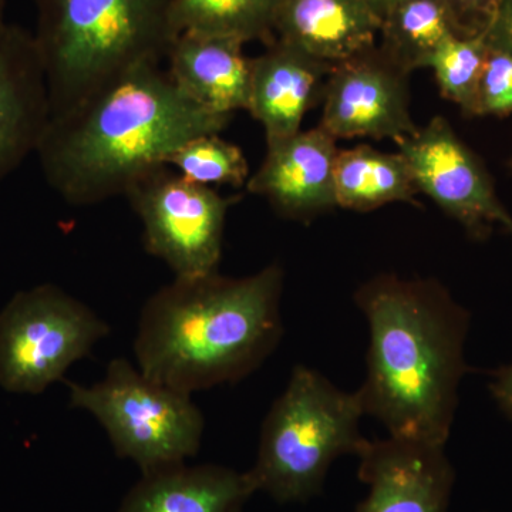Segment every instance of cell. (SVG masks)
Returning a JSON list of instances; mask_svg holds the SVG:
<instances>
[{
    "label": "cell",
    "mask_w": 512,
    "mask_h": 512,
    "mask_svg": "<svg viewBox=\"0 0 512 512\" xmlns=\"http://www.w3.org/2000/svg\"><path fill=\"white\" fill-rule=\"evenodd\" d=\"M165 60L173 82L195 103L227 116L248 111L251 59L244 55V43L181 33L174 37Z\"/></svg>",
    "instance_id": "2e32d148"
},
{
    "label": "cell",
    "mask_w": 512,
    "mask_h": 512,
    "mask_svg": "<svg viewBox=\"0 0 512 512\" xmlns=\"http://www.w3.org/2000/svg\"><path fill=\"white\" fill-rule=\"evenodd\" d=\"M355 303L369 323L366 376L356 390L365 416L394 439L446 446L470 372V312L440 282L396 275L370 279Z\"/></svg>",
    "instance_id": "7a4b0ae2"
},
{
    "label": "cell",
    "mask_w": 512,
    "mask_h": 512,
    "mask_svg": "<svg viewBox=\"0 0 512 512\" xmlns=\"http://www.w3.org/2000/svg\"><path fill=\"white\" fill-rule=\"evenodd\" d=\"M420 192L456 220L474 241L495 231L512 241V214L495 191L480 157L463 143L444 117H434L416 136L399 144Z\"/></svg>",
    "instance_id": "9c48e42d"
},
{
    "label": "cell",
    "mask_w": 512,
    "mask_h": 512,
    "mask_svg": "<svg viewBox=\"0 0 512 512\" xmlns=\"http://www.w3.org/2000/svg\"><path fill=\"white\" fill-rule=\"evenodd\" d=\"M70 409L92 414L116 456L141 474L185 464L200 451L205 420L191 394L144 375L127 359L111 360L100 382H67Z\"/></svg>",
    "instance_id": "8992f818"
},
{
    "label": "cell",
    "mask_w": 512,
    "mask_h": 512,
    "mask_svg": "<svg viewBox=\"0 0 512 512\" xmlns=\"http://www.w3.org/2000/svg\"><path fill=\"white\" fill-rule=\"evenodd\" d=\"M178 174L191 183L231 185L241 188L248 183L247 158L241 148L228 143L220 134H207L192 138L174 151L165 161Z\"/></svg>",
    "instance_id": "7402d4cb"
},
{
    "label": "cell",
    "mask_w": 512,
    "mask_h": 512,
    "mask_svg": "<svg viewBox=\"0 0 512 512\" xmlns=\"http://www.w3.org/2000/svg\"><path fill=\"white\" fill-rule=\"evenodd\" d=\"M357 392H345L318 370L298 365L266 414L254 467L256 491L281 504L306 503L322 493L336 458L359 456L367 437Z\"/></svg>",
    "instance_id": "5b68a950"
},
{
    "label": "cell",
    "mask_w": 512,
    "mask_h": 512,
    "mask_svg": "<svg viewBox=\"0 0 512 512\" xmlns=\"http://www.w3.org/2000/svg\"><path fill=\"white\" fill-rule=\"evenodd\" d=\"M49 120V92L35 36L9 25L0 39V181L36 154Z\"/></svg>",
    "instance_id": "4fadbf2b"
},
{
    "label": "cell",
    "mask_w": 512,
    "mask_h": 512,
    "mask_svg": "<svg viewBox=\"0 0 512 512\" xmlns=\"http://www.w3.org/2000/svg\"><path fill=\"white\" fill-rule=\"evenodd\" d=\"M490 47L483 30L448 37L436 50L426 69H431L443 97L457 104L468 117L478 116V97Z\"/></svg>",
    "instance_id": "44dd1931"
},
{
    "label": "cell",
    "mask_w": 512,
    "mask_h": 512,
    "mask_svg": "<svg viewBox=\"0 0 512 512\" xmlns=\"http://www.w3.org/2000/svg\"><path fill=\"white\" fill-rule=\"evenodd\" d=\"M488 389L501 413L512 420V363L495 370Z\"/></svg>",
    "instance_id": "484cf974"
},
{
    "label": "cell",
    "mask_w": 512,
    "mask_h": 512,
    "mask_svg": "<svg viewBox=\"0 0 512 512\" xmlns=\"http://www.w3.org/2000/svg\"><path fill=\"white\" fill-rule=\"evenodd\" d=\"M382 19L365 0H279L275 39L329 64L376 47Z\"/></svg>",
    "instance_id": "9a60e30c"
},
{
    "label": "cell",
    "mask_w": 512,
    "mask_h": 512,
    "mask_svg": "<svg viewBox=\"0 0 512 512\" xmlns=\"http://www.w3.org/2000/svg\"><path fill=\"white\" fill-rule=\"evenodd\" d=\"M255 494L247 473L187 464L144 474L119 512H242Z\"/></svg>",
    "instance_id": "e0dca14e"
},
{
    "label": "cell",
    "mask_w": 512,
    "mask_h": 512,
    "mask_svg": "<svg viewBox=\"0 0 512 512\" xmlns=\"http://www.w3.org/2000/svg\"><path fill=\"white\" fill-rule=\"evenodd\" d=\"M407 77L377 46L335 64L323 89L319 126L336 140L390 138L400 144L416 136L419 127L410 113Z\"/></svg>",
    "instance_id": "30bf717a"
},
{
    "label": "cell",
    "mask_w": 512,
    "mask_h": 512,
    "mask_svg": "<svg viewBox=\"0 0 512 512\" xmlns=\"http://www.w3.org/2000/svg\"><path fill=\"white\" fill-rule=\"evenodd\" d=\"M336 138L322 126L268 144L264 163L247 188L269 201L281 217L309 222L336 204Z\"/></svg>",
    "instance_id": "7c38bea8"
},
{
    "label": "cell",
    "mask_w": 512,
    "mask_h": 512,
    "mask_svg": "<svg viewBox=\"0 0 512 512\" xmlns=\"http://www.w3.org/2000/svg\"><path fill=\"white\" fill-rule=\"evenodd\" d=\"M279 0H171L170 22L174 36L227 37L247 43L275 39Z\"/></svg>",
    "instance_id": "ffe728a7"
},
{
    "label": "cell",
    "mask_w": 512,
    "mask_h": 512,
    "mask_svg": "<svg viewBox=\"0 0 512 512\" xmlns=\"http://www.w3.org/2000/svg\"><path fill=\"white\" fill-rule=\"evenodd\" d=\"M497 2L498 0H450L461 25L470 33L483 29L485 20Z\"/></svg>",
    "instance_id": "d4e9b609"
},
{
    "label": "cell",
    "mask_w": 512,
    "mask_h": 512,
    "mask_svg": "<svg viewBox=\"0 0 512 512\" xmlns=\"http://www.w3.org/2000/svg\"><path fill=\"white\" fill-rule=\"evenodd\" d=\"M124 197L143 224L144 249L175 278L218 272L225 221L237 197L225 198L214 188L191 183L168 165L141 175Z\"/></svg>",
    "instance_id": "ba28073f"
},
{
    "label": "cell",
    "mask_w": 512,
    "mask_h": 512,
    "mask_svg": "<svg viewBox=\"0 0 512 512\" xmlns=\"http://www.w3.org/2000/svg\"><path fill=\"white\" fill-rule=\"evenodd\" d=\"M232 116L205 109L161 64H141L50 117L36 156L46 183L73 207L127 188L192 138L220 134Z\"/></svg>",
    "instance_id": "6da1fadb"
},
{
    "label": "cell",
    "mask_w": 512,
    "mask_h": 512,
    "mask_svg": "<svg viewBox=\"0 0 512 512\" xmlns=\"http://www.w3.org/2000/svg\"><path fill=\"white\" fill-rule=\"evenodd\" d=\"M419 191L403 154L382 153L370 146L339 150L335 165L338 207L372 211L392 202L416 204Z\"/></svg>",
    "instance_id": "d6986e66"
},
{
    "label": "cell",
    "mask_w": 512,
    "mask_h": 512,
    "mask_svg": "<svg viewBox=\"0 0 512 512\" xmlns=\"http://www.w3.org/2000/svg\"><path fill=\"white\" fill-rule=\"evenodd\" d=\"M512 113V55L490 49L485 60L478 116L505 117Z\"/></svg>",
    "instance_id": "603a6c76"
},
{
    "label": "cell",
    "mask_w": 512,
    "mask_h": 512,
    "mask_svg": "<svg viewBox=\"0 0 512 512\" xmlns=\"http://www.w3.org/2000/svg\"><path fill=\"white\" fill-rule=\"evenodd\" d=\"M333 66L278 39L251 59L248 111L264 127L266 144L301 131L303 117L322 99Z\"/></svg>",
    "instance_id": "5bb4252c"
},
{
    "label": "cell",
    "mask_w": 512,
    "mask_h": 512,
    "mask_svg": "<svg viewBox=\"0 0 512 512\" xmlns=\"http://www.w3.org/2000/svg\"><path fill=\"white\" fill-rule=\"evenodd\" d=\"M468 33L450 0H400L382 18L377 47L397 69L410 74L426 69L448 37Z\"/></svg>",
    "instance_id": "ac0fdd59"
},
{
    "label": "cell",
    "mask_w": 512,
    "mask_h": 512,
    "mask_svg": "<svg viewBox=\"0 0 512 512\" xmlns=\"http://www.w3.org/2000/svg\"><path fill=\"white\" fill-rule=\"evenodd\" d=\"M171 0H39L35 42L50 117L141 64H161L174 40Z\"/></svg>",
    "instance_id": "277c9868"
},
{
    "label": "cell",
    "mask_w": 512,
    "mask_h": 512,
    "mask_svg": "<svg viewBox=\"0 0 512 512\" xmlns=\"http://www.w3.org/2000/svg\"><path fill=\"white\" fill-rule=\"evenodd\" d=\"M481 30L490 49L512 55V0H498Z\"/></svg>",
    "instance_id": "cb8c5ba5"
},
{
    "label": "cell",
    "mask_w": 512,
    "mask_h": 512,
    "mask_svg": "<svg viewBox=\"0 0 512 512\" xmlns=\"http://www.w3.org/2000/svg\"><path fill=\"white\" fill-rule=\"evenodd\" d=\"M508 168H510V171L512 173V157L510 158V160H508Z\"/></svg>",
    "instance_id": "f1b7e54d"
},
{
    "label": "cell",
    "mask_w": 512,
    "mask_h": 512,
    "mask_svg": "<svg viewBox=\"0 0 512 512\" xmlns=\"http://www.w3.org/2000/svg\"><path fill=\"white\" fill-rule=\"evenodd\" d=\"M5 8L6 0H0V39H2L3 33L8 28V23L5 22Z\"/></svg>",
    "instance_id": "83f0119b"
},
{
    "label": "cell",
    "mask_w": 512,
    "mask_h": 512,
    "mask_svg": "<svg viewBox=\"0 0 512 512\" xmlns=\"http://www.w3.org/2000/svg\"><path fill=\"white\" fill-rule=\"evenodd\" d=\"M365 2L370 6V9L382 19L383 16L386 15L387 10L393 8L400 0H365Z\"/></svg>",
    "instance_id": "4316f807"
},
{
    "label": "cell",
    "mask_w": 512,
    "mask_h": 512,
    "mask_svg": "<svg viewBox=\"0 0 512 512\" xmlns=\"http://www.w3.org/2000/svg\"><path fill=\"white\" fill-rule=\"evenodd\" d=\"M357 458L367 494L356 512H448L456 473L446 446L387 436Z\"/></svg>",
    "instance_id": "8fae6325"
},
{
    "label": "cell",
    "mask_w": 512,
    "mask_h": 512,
    "mask_svg": "<svg viewBox=\"0 0 512 512\" xmlns=\"http://www.w3.org/2000/svg\"><path fill=\"white\" fill-rule=\"evenodd\" d=\"M284 269L245 278H174L141 311L134 356L144 375L187 394L252 375L284 336Z\"/></svg>",
    "instance_id": "3957f363"
},
{
    "label": "cell",
    "mask_w": 512,
    "mask_h": 512,
    "mask_svg": "<svg viewBox=\"0 0 512 512\" xmlns=\"http://www.w3.org/2000/svg\"><path fill=\"white\" fill-rule=\"evenodd\" d=\"M110 326L79 299L53 284L13 295L0 311V387L40 394L73 363L92 355Z\"/></svg>",
    "instance_id": "52a82bcc"
}]
</instances>
